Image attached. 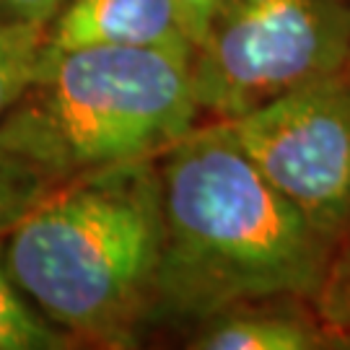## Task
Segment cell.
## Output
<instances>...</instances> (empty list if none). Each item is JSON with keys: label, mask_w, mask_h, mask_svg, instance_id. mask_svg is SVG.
I'll return each mask as SVG.
<instances>
[{"label": "cell", "mask_w": 350, "mask_h": 350, "mask_svg": "<svg viewBox=\"0 0 350 350\" xmlns=\"http://www.w3.org/2000/svg\"><path fill=\"white\" fill-rule=\"evenodd\" d=\"M63 182L68 179L42 161L31 146L0 120V234H8Z\"/></svg>", "instance_id": "ba28073f"}, {"label": "cell", "mask_w": 350, "mask_h": 350, "mask_svg": "<svg viewBox=\"0 0 350 350\" xmlns=\"http://www.w3.org/2000/svg\"><path fill=\"white\" fill-rule=\"evenodd\" d=\"M65 5L68 0H0V24L47 31Z\"/></svg>", "instance_id": "7c38bea8"}, {"label": "cell", "mask_w": 350, "mask_h": 350, "mask_svg": "<svg viewBox=\"0 0 350 350\" xmlns=\"http://www.w3.org/2000/svg\"><path fill=\"white\" fill-rule=\"evenodd\" d=\"M265 179L335 247L350 234V73L327 75L215 120Z\"/></svg>", "instance_id": "5b68a950"}, {"label": "cell", "mask_w": 350, "mask_h": 350, "mask_svg": "<svg viewBox=\"0 0 350 350\" xmlns=\"http://www.w3.org/2000/svg\"><path fill=\"white\" fill-rule=\"evenodd\" d=\"M314 306L340 348H350V234L332 252Z\"/></svg>", "instance_id": "8fae6325"}, {"label": "cell", "mask_w": 350, "mask_h": 350, "mask_svg": "<svg viewBox=\"0 0 350 350\" xmlns=\"http://www.w3.org/2000/svg\"><path fill=\"white\" fill-rule=\"evenodd\" d=\"M350 65V0H221L189 57L200 112L247 114Z\"/></svg>", "instance_id": "277c9868"}, {"label": "cell", "mask_w": 350, "mask_h": 350, "mask_svg": "<svg viewBox=\"0 0 350 350\" xmlns=\"http://www.w3.org/2000/svg\"><path fill=\"white\" fill-rule=\"evenodd\" d=\"M143 47L192 57V39L176 0H68L44 31V50Z\"/></svg>", "instance_id": "8992f818"}, {"label": "cell", "mask_w": 350, "mask_h": 350, "mask_svg": "<svg viewBox=\"0 0 350 350\" xmlns=\"http://www.w3.org/2000/svg\"><path fill=\"white\" fill-rule=\"evenodd\" d=\"M163 254L159 156L81 174L5 234L24 299L70 340L127 348L156 317Z\"/></svg>", "instance_id": "7a4b0ae2"}, {"label": "cell", "mask_w": 350, "mask_h": 350, "mask_svg": "<svg viewBox=\"0 0 350 350\" xmlns=\"http://www.w3.org/2000/svg\"><path fill=\"white\" fill-rule=\"evenodd\" d=\"M189 348L198 350H317L340 348L312 301L260 299L202 319Z\"/></svg>", "instance_id": "52a82bcc"}, {"label": "cell", "mask_w": 350, "mask_h": 350, "mask_svg": "<svg viewBox=\"0 0 350 350\" xmlns=\"http://www.w3.org/2000/svg\"><path fill=\"white\" fill-rule=\"evenodd\" d=\"M75 342L24 299L5 267V234H0V350H63Z\"/></svg>", "instance_id": "9c48e42d"}, {"label": "cell", "mask_w": 350, "mask_h": 350, "mask_svg": "<svg viewBox=\"0 0 350 350\" xmlns=\"http://www.w3.org/2000/svg\"><path fill=\"white\" fill-rule=\"evenodd\" d=\"M163 254L156 317L208 319L244 301L319 296L335 244L288 202L221 122L159 156Z\"/></svg>", "instance_id": "6da1fadb"}, {"label": "cell", "mask_w": 350, "mask_h": 350, "mask_svg": "<svg viewBox=\"0 0 350 350\" xmlns=\"http://www.w3.org/2000/svg\"><path fill=\"white\" fill-rule=\"evenodd\" d=\"M44 31L0 24V120L18 107L34 83Z\"/></svg>", "instance_id": "30bf717a"}, {"label": "cell", "mask_w": 350, "mask_h": 350, "mask_svg": "<svg viewBox=\"0 0 350 350\" xmlns=\"http://www.w3.org/2000/svg\"><path fill=\"white\" fill-rule=\"evenodd\" d=\"M348 73H350V65H348Z\"/></svg>", "instance_id": "5bb4252c"}, {"label": "cell", "mask_w": 350, "mask_h": 350, "mask_svg": "<svg viewBox=\"0 0 350 350\" xmlns=\"http://www.w3.org/2000/svg\"><path fill=\"white\" fill-rule=\"evenodd\" d=\"M176 3L182 8V18L189 31V39L198 47V42L205 37V29L211 24L213 13L218 11L221 0H176Z\"/></svg>", "instance_id": "4fadbf2b"}, {"label": "cell", "mask_w": 350, "mask_h": 350, "mask_svg": "<svg viewBox=\"0 0 350 350\" xmlns=\"http://www.w3.org/2000/svg\"><path fill=\"white\" fill-rule=\"evenodd\" d=\"M200 117L189 55L143 47L42 50L5 125L65 179L161 156Z\"/></svg>", "instance_id": "3957f363"}]
</instances>
